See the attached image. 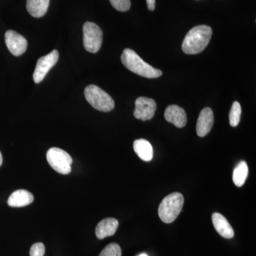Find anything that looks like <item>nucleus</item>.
Returning a JSON list of instances; mask_svg holds the SVG:
<instances>
[{"instance_id":"obj_1","label":"nucleus","mask_w":256,"mask_h":256,"mask_svg":"<svg viewBox=\"0 0 256 256\" xmlns=\"http://www.w3.org/2000/svg\"><path fill=\"white\" fill-rule=\"evenodd\" d=\"M212 36V28L206 25L194 26L184 40L182 50L186 54H197L206 48Z\"/></svg>"},{"instance_id":"obj_2","label":"nucleus","mask_w":256,"mask_h":256,"mask_svg":"<svg viewBox=\"0 0 256 256\" xmlns=\"http://www.w3.org/2000/svg\"><path fill=\"white\" fill-rule=\"evenodd\" d=\"M121 60L128 70L144 78H156L162 75V70L146 63L134 50L130 48H126L124 50L121 55Z\"/></svg>"},{"instance_id":"obj_3","label":"nucleus","mask_w":256,"mask_h":256,"mask_svg":"<svg viewBox=\"0 0 256 256\" xmlns=\"http://www.w3.org/2000/svg\"><path fill=\"white\" fill-rule=\"evenodd\" d=\"M183 195L178 192H174L165 197L160 203L158 214L160 220L165 224H171L178 218L184 205Z\"/></svg>"},{"instance_id":"obj_4","label":"nucleus","mask_w":256,"mask_h":256,"mask_svg":"<svg viewBox=\"0 0 256 256\" xmlns=\"http://www.w3.org/2000/svg\"><path fill=\"white\" fill-rule=\"evenodd\" d=\"M84 95L88 102L96 110L102 112H110L114 110V99L97 86L89 85L86 88Z\"/></svg>"},{"instance_id":"obj_5","label":"nucleus","mask_w":256,"mask_h":256,"mask_svg":"<svg viewBox=\"0 0 256 256\" xmlns=\"http://www.w3.org/2000/svg\"><path fill=\"white\" fill-rule=\"evenodd\" d=\"M46 159L50 166L60 174H68L72 172L73 160L64 150L58 148H50L46 153Z\"/></svg>"},{"instance_id":"obj_6","label":"nucleus","mask_w":256,"mask_h":256,"mask_svg":"<svg viewBox=\"0 0 256 256\" xmlns=\"http://www.w3.org/2000/svg\"><path fill=\"white\" fill-rule=\"evenodd\" d=\"M84 46L87 52L97 53L102 43V32L96 24L87 22L82 26Z\"/></svg>"},{"instance_id":"obj_7","label":"nucleus","mask_w":256,"mask_h":256,"mask_svg":"<svg viewBox=\"0 0 256 256\" xmlns=\"http://www.w3.org/2000/svg\"><path fill=\"white\" fill-rule=\"evenodd\" d=\"M60 58L57 50H53L50 53L42 56L37 62L36 68L33 74L34 82L40 84L44 80L50 69L53 68Z\"/></svg>"},{"instance_id":"obj_8","label":"nucleus","mask_w":256,"mask_h":256,"mask_svg":"<svg viewBox=\"0 0 256 256\" xmlns=\"http://www.w3.org/2000/svg\"><path fill=\"white\" fill-rule=\"evenodd\" d=\"M5 43L12 54L15 56L24 54L28 46L26 38L13 30H8L5 33Z\"/></svg>"},{"instance_id":"obj_9","label":"nucleus","mask_w":256,"mask_h":256,"mask_svg":"<svg viewBox=\"0 0 256 256\" xmlns=\"http://www.w3.org/2000/svg\"><path fill=\"white\" fill-rule=\"evenodd\" d=\"M156 110V104L153 99L140 97L136 100L134 116L142 121L149 120L154 117Z\"/></svg>"},{"instance_id":"obj_10","label":"nucleus","mask_w":256,"mask_h":256,"mask_svg":"<svg viewBox=\"0 0 256 256\" xmlns=\"http://www.w3.org/2000/svg\"><path fill=\"white\" fill-rule=\"evenodd\" d=\"M214 122V112L210 108H205L200 112L197 120L196 130L198 137L204 138L208 134Z\"/></svg>"},{"instance_id":"obj_11","label":"nucleus","mask_w":256,"mask_h":256,"mask_svg":"<svg viewBox=\"0 0 256 256\" xmlns=\"http://www.w3.org/2000/svg\"><path fill=\"white\" fill-rule=\"evenodd\" d=\"M164 118L168 122H171L178 128L184 127L188 122L186 112L182 108L176 105H171L166 108Z\"/></svg>"},{"instance_id":"obj_12","label":"nucleus","mask_w":256,"mask_h":256,"mask_svg":"<svg viewBox=\"0 0 256 256\" xmlns=\"http://www.w3.org/2000/svg\"><path fill=\"white\" fill-rule=\"evenodd\" d=\"M118 220L114 218H107L101 220L96 228V235L98 239L112 236L118 228Z\"/></svg>"},{"instance_id":"obj_13","label":"nucleus","mask_w":256,"mask_h":256,"mask_svg":"<svg viewBox=\"0 0 256 256\" xmlns=\"http://www.w3.org/2000/svg\"><path fill=\"white\" fill-rule=\"evenodd\" d=\"M212 222H213L216 230L223 238L227 239L234 238V229L230 224H229L228 220L223 215L220 213L213 214V215H212Z\"/></svg>"},{"instance_id":"obj_14","label":"nucleus","mask_w":256,"mask_h":256,"mask_svg":"<svg viewBox=\"0 0 256 256\" xmlns=\"http://www.w3.org/2000/svg\"><path fill=\"white\" fill-rule=\"evenodd\" d=\"M34 202V196L30 192L24 190H18L13 192L8 200V205L11 207H23L28 206Z\"/></svg>"},{"instance_id":"obj_15","label":"nucleus","mask_w":256,"mask_h":256,"mask_svg":"<svg viewBox=\"0 0 256 256\" xmlns=\"http://www.w3.org/2000/svg\"><path fill=\"white\" fill-rule=\"evenodd\" d=\"M133 148L137 156L143 161L150 162L153 158V148L150 142L144 139L136 140Z\"/></svg>"},{"instance_id":"obj_16","label":"nucleus","mask_w":256,"mask_h":256,"mask_svg":"<svg viewBox=\"0 0 256 256\" xmlns=\"http://www.w3.org/2000/svg\"><path fill=\"white\" fill-rule=\"evenodd\" d=\"M50 2V0H26V10L34 18H42L46 14Z\"/></svg>"},{"instance_id":"obj_17","label":"nucleus","mask_w":256,"mask_h":256,"mask_svg":"<svg viewBox=\"0 0 256 256\" xmlns=\"http://www.w3.org/2000/svg\"><path fill=\"white\" fill-rule=\"evenodd\" d=\"M248 174V166L245 161L238 163L234 170L233 181L234 184L238 188H240L245 183Z\"/></svg>"},{"instance_id":"obj_18","label":"nucleus","mask_w":256,"mask_h":256,"mask_svg":"<svg viewBox=\"0 0 256 256\" xmlns=\"http://www.w3.org/2000/svg\"><path fill=\"white\" fill-rule=\"evenodd\" d=\"M242 106L237 101H235L232 105V109L229 114V124L232 127H236L238 126L240 120V116H242Z\"/></svg>"},{"instance_id":"obj_19","label":"nucleus","mask_w":256,"mask_h":256,"mask_svg":"<svg viewBox=\"0 0 256 256\" xmlns=\"http://www.w3.org/2000/svg\"><path fill=\"white\" fill-rule=\"evenodd\" d=\"M122 256V250L118 244H109L102 250L99 256Z\"/></svg>"},{"instance_id":"obj_20","label":"nucleus","mask_w":256,"mask_h":256,"mask_svg":"<svg viewBox=\"0 0 256 256\" xmlns=\"http://www.w3.org/2000/svg\"><path fill=\"white\" fill-rule=\"evenodd\" d=\"M114 9L119 12H127L131 6L130 0H109Z\"/></svg>"},{"instance_id":"obj_21","label":"nucleus","mask_w":256,"mask_h":256,"mask_svg":"<svg viewBox=\"0 0 256 256\" xmlns=\"http://www.w3.org/2000/svg\"><path fill=\"white\" fill-rule=\"evenodd\" d=\"M45 246L42 242H36L30 248V256H44Z\"/></svg>"},{"instance_id":"obj_22","label":"nucleus","mask_w":256,"mask_h":256,"mask_svg":"<svg viewBox=\"0 0 256 256\" xmlns=\"http://www.w3.org/2000/svg\"><path fill=\"white\" fill-rule=\"evenodd\" d=\"M146 5L150 11H154L156 9V0H146Z\"/></svg>"},{"instance_id":"obj_23","label":"nucleus","mask_w":256,"mask_h":256,"mask_svg":"<svg viewBox=\"0 0 256 256\" xmlns=\"http://www.w3.org/2000/svg\"><path fill=\"white\" fill-rule=\"evenodd\" d=\"M2 162H3L2 156V153L0 152V166H1V165L2 164Z\"/></svg>"},{"instance_id":"obj_24","label":"nucleus","mask_w":256,"mask_h":256,"mask_svg":"<svg viewBox=\"0 0 256 256\" xmlns=\"http://www.w3.org/2000/svg\"><path fill=\"white\" fill-rule=\"evenodd\" d=\"M138 256H148L146 255V254H140V255Z\"/></svg>"}]
</instances>
